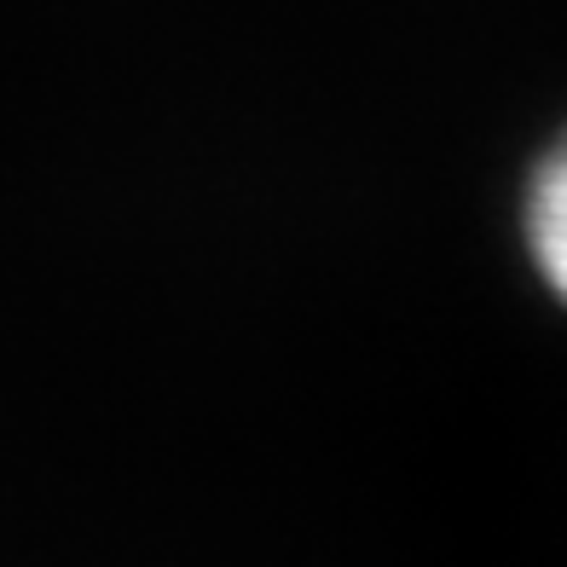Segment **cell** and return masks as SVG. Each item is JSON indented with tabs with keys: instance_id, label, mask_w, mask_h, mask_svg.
<instances>
[{
	"instance_id": "obj_1",
	"label": "cell",
	"mask_w": 567,
	"mask_h": 567,
	"mask_svg": "<svg viewBox=\"0 0 567 567\" xmlns=\"http://www.w3.org/2000/svg\"><path fill=\"white\" fill-rule=\"evenodd\" d=\"M527 244L550 290L567 301V140L550 151L527 192Z\"/></svg>"
}]
</instances>
